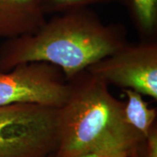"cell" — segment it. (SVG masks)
<instances>
[{
	"instance_id": "cell-9",
	"label": "cell",
	"mask_w": 157,
	"mask_h": 157,
	"mask_svg": "<svg viewBox=\"0 0 157 157\" xmlns=\"http://www.w3.org/2000/svg\"><path fill=\"white\" fill-rule=\"evenodd\" d=\"M121 0H42L45 15L59 14L66 11L89 8L90 6Z\"/></svg>"
},
{
	"instance_id": "cell-13",
	"label": "cell",
	"mask_w": 157,
	"mask_h": 157,
	"mask_svg": "<svg viewBox=\"0 0 157 157\" xmlns=\"http://www.w3.org/2000/svg\"><path fill=\"white\" fill-rule=\"evenodd\" d=\"M51 157H52V156H51Z\"/></svg>"
},
{
	"instance_id": "cell-8",
	"label": "cell",
	"mask_w": 157,
	"mask_h": 157,
	"mask_svg": "<svg viewBox=\"0 0 157 157\" xmlns=\"http://www.w3.org/2000/svg\"><path fill=\"white\" fill-rule=\"evenodd\" d=\"M141 40H156L157 0H121Z\"/></svg>"
},
{
	"instance_id": "cell-1",
	"label": "cell",
	"mask_w": 157,
	"mask_h": 157,
	"mask_svg": "<svg viewBox=\"0 0 157 157\" xmlns=\"http://www.w3.org/2000/svg\"><path fill=\"white\" fill-rule=\"evenodd\" d=\"M128 43L121 24H105L89 8L56 14L34 33L6 39L0 45V72L17 65L45 62L69 80Z\"/></svg>"
},
{
	"instance_id": "cell-12",
	"label": "cell",
	"mask_w": 157,
	"mask_h": 157,
	"mask_svg": "<svg viewBox=\"0 0 157 157\" xmlns=\"http://www.w3.org/2000/svg\"><path fill=\"white\" fill-rule=\"evenodd\" d=\"M118 157H127V156H124V155H121V156H118Z\"/></svg>"
},
{
	"instance_id": "cell-3",
	"label": "cell",
	"mask_w": 157,
	"mask_h": 157,
	"mask_svg": "<svg viewBox=\"0 0 157 157\" xmlns=\"http://www.w3.org/2000/svg\"><path fill=\"white\" fill-rule=\"evenodd\" d=\"M57 145L55 109L33 104L0 107V157H50Z\"/></svg>"
},
{
	"instance_id": "cell-10",
	"label": "cell",
	"mask_w": 157,
	"mask_h": 157,
	"mask_svg": "<svg viewBox=\"0 0 157 157\" xmlns=\"http://www.w3.org/2000/svg\"><path fill=\"white\" fill-rule=\"evenodd\" d=\"M142 157H157V127L155 126L146 140V147Z\"/></svg>"
},
{
	"instance_id": "cell-6",
	"label": "cell",
	"mask_w": 157,
	"mask_h": 157,
	"mask_svg": "<svg viewBox=\"0 0 157 157\" xmlns=\"http://www.w3.org/2000/svg\"><path fill=\"white\" fill-rule=\"evenodd\" d=\"M46 20L42 0H0V38L34 33Z\"/></svg>"
},
{
	"instance_id": "cell-2",
	"label": "cell",
	"mask_w": 157,
	"mask_h": 157,
	"mask_svg": "<svg viewBox=\"0 0 157 157\" xmlns=\"http://www.w3.org/2000/svg\"><path fill=\"white\" fill-rule=\"evenodd\" d=\"M67 100L58 108L59 143L52 157L110 152L142 157L146 140L127 123L124 101L108 85L85 70L68 80Z\"/></svg>"
},
{
	"instance_id": "cell-4",
	"label": "cell",
	"mask_w": 157,
	"mask_h": 157,
	"mask_svg": "<svg viewBox=\"0 0 157 157\" xmlns=\"http://www.w3.org/2000/svg\"><path fill=\"white\" fill-rule=\"evenodd\" d=\"M69 91L64 73L49 63H23L0 72V107L33 104L59 108L67 100Z\"/></svg>"
},
{
	"instance_id": "cell-11",
	"label": "cell",
	"mask_w": 157,
	"mask_h": 157,
	"mask_svg": "<svg viewBox=\"0 0 157 157\" xmlns=\"http://www.w3.org/2000/svg\"><path fill=\"white\" fill-rule=\"evenodd\" d=\"M121 155H119V154H114V153H110V152H90V153L79 155L75 157H118L121 156Z\"/></svg>"
},
{
	"instance_id": "cell-7",
	"label": "cell",
	"mask_w": 157,
	"mask_h": 157,
	"mask_svg": "<svg viewBox=\"0 0 157 157\" xmlns=\"http://www.w3.org/2000/svg\"><path fill=\"white\" fill-rule=\"evenodd\" d=\"M127 100L124 102V116L127 123L145 139L156 126L157 109L150 107L143 95L131 89H124Z\"/></svg>"
},
{
	"instance_id": "cell-5",
	"label": "cell",
	"mask_w": 157,
	"mask_h": 157,
	"mask_svg": "<svg viewBox=\"0 0 157 157\" xmlns=\"http://www.w3.org/2000/svg\"><path fill=\"white\" fill-rule=\"evenodd\" d=\"M106 84L131 89L157 101V41L122 46L86 69Z\"/></svg>"
}]
</instances>
